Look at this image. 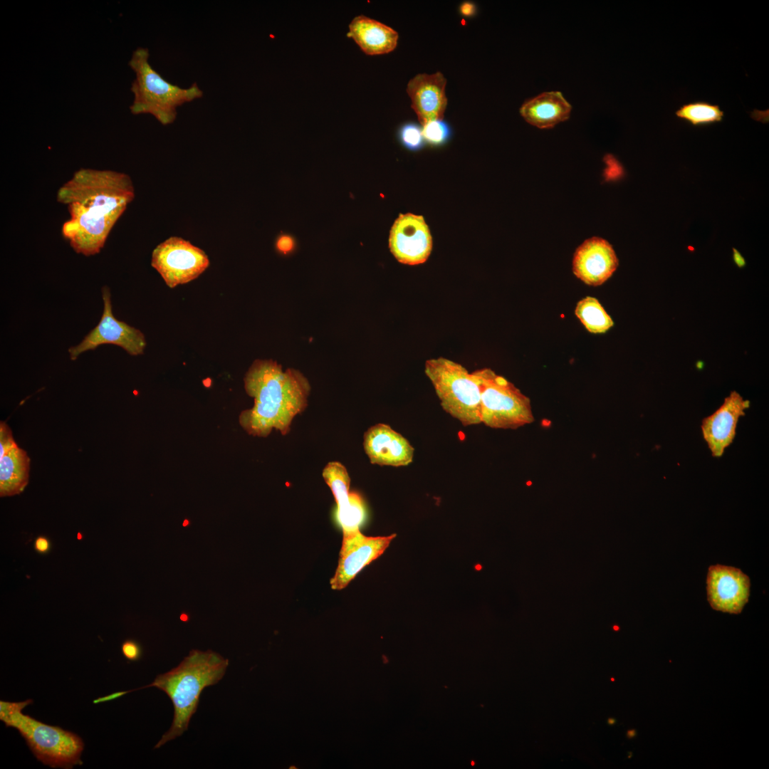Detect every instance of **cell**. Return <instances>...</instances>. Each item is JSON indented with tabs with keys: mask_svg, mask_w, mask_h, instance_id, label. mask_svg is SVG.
<instances>
[{
	"mask_svg": "<svg viewBox=\"0 0 769 769\" xmlns=\"http://www.w3.org/2000/svg\"><path fill=\"white\" fill-rule=\"evenodd\" d=\"M135 197L130 177L110 170L81 168L63 184L57 200L67 206L70 218L62 235L78 253H98L115 223Z\"/></svg>",
	"mask_w": 769,
	"mask_h": 769,
	"instance_id": "1",
	"label": "cell"
},
{
	"mask_svg": "<svg viewBox=\"0 0 769 769\" xmlns=\"http://www.w3.org/2000/svg\"><path fill=\"white\" fill-rule=\"evenodd\" d=\"M244 382L246 392L254 398V406L243 412L241 421L253 435L266 436L273 429L288 434L293 418L308 405V380L298 370L283 371L272 360H255Z\"/></svg>",
	"mask_w": 769,
	"mask_h": 769,
	"instance_id": "2",
	"label": "cell"
},
{
	"mask_svg": "<svg viewBox=\"0 0 769 769\" xmlns=\"http://www.w3.org/2000/svg\"><path fill=\"white\" fill-rule=\"evenodd\" d=\"M228 665V659L211 650L193 649L177 667L158 675L150 684L136 689L137 691L156 687L167 694L174 706L172 726L155 748L180 736L187 730L190 719L197 709L200 694L204 688L222 679Z\"/></svg>",
	"mask_w": 769,
	"mask_h": 769,
	"instance_id": "3",
	"label": "cell"
},
{
	"mask_svg": "<svg viewBox=\"0 0 769 769\" xmlns=\"http://www.w3.org/2000/svg\"><path fill=\"white\" fill-rule=\"evenodd\" d=\"M33 702L0 701V720L6 726L17 729L33 754L44 765L51 768H73L80 765L84 743L77 734L61 727L42 723L22 709Z\"/></svg>",
	"mask_w": 769,
	"mask_h": 769,
	"instance_id": "4",
	"label": "cell"
},
{
	"mask_svg": "<svg viewBox=\"0 0 769 769\" xmlns=\"http://www.w3.org/2000/svg\"><path fill=\"white\" fill-rule=\"evenodd\" d=\"M149 56L147 48H137L128 63L135 74L130 110L133 115L150 114L167 125L175 120L178 107L202 98L203 92L197 83L183 88L167 81L152 67Z\"/></svg>",
	"mask_w": 769,
	"mask_h": 769,
	"instance_id": "5",
	"label": "cell"
},
{
	"mask_svg": "<svg viewBox=\"0 0 769 769\" xmlns=\"http://www.w3.org/2000/svg\"><path fill=\"white\" fill-rule=\"evenodd\" d=\"M424 372L446 412L464 427L481 423V389L473 372L442 357L427 360Z\"/></svg>",
	"mask_w": 769,
	"mask_h": 769,
	"instance_id": "6",
	"label": "cell"
},
{
	"mask_svg": "<svg viewBox=\"0 0 769 769\" xmlns=\"http://www.w3.org/2000/svg\"><path fill=\"white\" fill-rule=\"evenodd\" d=\"M473 374L481 389V423L493 429H514L533 422L530 399L513 383L489 368Z\"/></svg>",
	"mask_w": 769,
	"mask_h": 769,
	"instance_id": "7",
	"label": "cell"
},
{
	"mask_svg": "<svg viewBox=\"0 0 769 769\" xmlns=\"http://www.w3.org/2000/svg\"><path fill=\"white\" fill-rule=\"evenodd\" d=\"M151 266L171 288L198 278L209 266L206 253L181 237L172 236L152 253Z\"/></svg>",
	"mask_w": 769,
	"mask_h": 769,
	"instance_id": "8",
	"label": "cell"
},
{
	"mask_svg": "<svg viewBox=\"0 0 769 769\" xmlns=\"http://www.w3.org/2000/svg\"><path fill=\"white\" fill-rule=\"evenodd\" d=\"M102 297L104 308L100 320L78 345L68 349L72 360H76L83 352L95 350L103 344L117 345L131 355L144 352L147 345L144 334L114 316L110 291L106 286L102 288Z\"/></svg>",
	"mask_w": 769,
	"mask_h": 769,
	"instance_id": "9",
	"label": "cell"
},
{
	"mask_svg": "<svg viewBox=\"0 0 769 769\" xmlns=\"http://www.w3.org/2000/svg\"><path fill=\"white\" fill-rule=\"evenodd\" d=\"M369 537L360 530L342 538L338 565L330 580L331 588L341 590L367 565L379 558L395 538Z\"/></svg>",
	"mask_w": 769,
	"mask_h": 769,
	"instance_id": "10",
	"label": "cell"
},
{
	"mask_svg": "<svg viewBox=\"0 0 769 769\" xmlns=\"http://www.w3.org/2000/svg\"><path fill=\"white\" fill-rule=\"evenodd\" d=\"M389 247L402 263L414 266L424 263L432 250V237L424 217L400 214L391 228Z\"/></svg>",
	"mask_w": 769,
	"mask_h": 769,
	"instance_id": "11",
	"label": "cell"
},
{
	"mask_svg": "<svg viewBox=\"0 0 769 769\" xmlns=\"http://www.w3.org/2000/svg\"><path fill=\"white\" fill-rule=\"evenodd\" d=\"M706 585L708 601L716 611L739 614L748 601L750 579L738 568L710 566Z\"/></svg>",
	"mask_w": 769,
	"mask_h": 769,
	"instance_id": "12",
	"label": "cell"
},
{
	"mask_svg": "<svg viewBox=\"0 0 769 769\" xmlns=\"http://www.w3.org/2000/svg\"><path fill=\"white\" fill-rule=\"evenodd\" d=\"M322 475L337 504L342 536L359 531L366 517V507L359 493L350 491V478L346 468L338 461H332L324 467Z\"/></svg>",
	"mask_w": 769,
	"mask_h": 769,
	"instance_id": "13",
	"label": "cell"
},
{
	"mask_svg": "<svg viewBox=\"0 0 769 769\" xmlns=\"http://www.w3.org/2000/svg\"><path fill=\"white\" fill-rule=\"evenodd\" d=\"M749 407V400L733 391L718 409L703 419L701 426L703 438L713 457L722 456L733 443L739 418L746 414L745 411Z\"/></svg>",
	"mask_w": 769,
	"mask_h": 769,
	"instance_id": "14",
	"label": "cell"
},
{
	"mask_svg": "<svg viewBox=\"0 0 769 769\" xmlns=\"http://www.w3.org/2000/svg\"><path fill=\"white\" fill-rule=\"evenodd\" d=\"M619 261L612 246L605 239L593 236L575 250L572 258L575 276L588 286H597L614 273Z\"/></svg>",
	"mask_w": 769,
	"mask_h": 769,
	"instance_id": "15",
	"label": "cell"
},
{
	"mask_svg": "<svg viewBox=\"0 0 769 769\" xmlns=\"http://www.w3.org/2000/svg\"><path fill=\"white\" fill-rule=\"evenodd\" d=\"M363 447L372 464L405 466L413 461L414 449L401 434L379 423L364 434Z\"/></svg>",
	"mask_w": 769,
	"mask_h": 769,
	"instance_id": "16",
	"label": "cell"
},
{
	"mask_svg": "<svg viewBox=\"0 0 769 769\" xmlns=\"http://www.w3.org/2000/svg\"><path fill=\"white\" fill-rule=\"evenodd\" d=\"M446 84V80L441 72L418 74L409 81L407 93L422 126L443 119L447 105Z\"/></svg>",
	"mask_w": 769,
	"mask_h": 769,
	"instance_id": "17",
	"label": "cell"
},
{
	"mask_svg": "<svg viewBox=\"0 0 769 769\" xmlns=\"http://www.w3.org/2000/svg\"><path fill=\"white\" fill-rule=\"evenodd\" d=\"M347 36L352 38L365 53L371 56L392 51L399 38L391 27L362 15L352 20Z\"/></svg>",
	"mask_w": 769,
	"mask_h": 769,
	"instance_id": "18",
	"label": "cell"
},
{
	"mask_svg": "<svg viewBox=\"0 0 769 769\" xmlns=\"http://www.w3.org/2000/svg\"><path fill=\"white\" fill-rule=\"evenodd\" d=\"M571 110V105L560 92L548 91L526 100L520 113L531 125L548 129L567 120Z\"/></svg>",
	"mask_w": 769,
	"mask_h": 769,
	"instance_id": "19",
	"label": "cell"
},
{
	"mask_svg": "<svg viewBox=\"0 0 769 769\" xmlns=\"http://www.w3.org/2000/svg\"><path fill=\"white\" fill-rule=\"evenodd\" d=\"M30 459L18 445L0 458V496L21 493L29 479Z\"/></svg>",
	"mask_w": 769,
	"mask_h": 769,
	"instance_id": "20",
	"label": "cell"
},
{
	"mask_svg": "<svg viewBox=\"0 0 769 769\" xmlns=\"http://www.w3.org/2000/svg\"><path fill=\"white\" fill-rule=\"evenodd\" d=\"M575 314L591 333H605L614 325L612 318L600 301L592 296H587L578 301Z\"/></svg>",
	"mask_w": 769,
	"mask_h": 769,
	"instance_id": "21",
	"label": "cell"
},
{
	"mask_svg": "<svg viewBox=\"0 0 769 769\" xmlns=\"http://www.w3.org/2000/svg\"><path fill=\"white\" fill-rule=\"evenodd\" d=\"M675 115L678 118L697 126L721 122L724 113L718 105L696 101L682 105L676 110Z\"/></svg>",
	"mask_w": 769,
	"mask_h": 769,
	"instance_id": "22",
	"label": "cell"
},
{
	"mask_svg": "<svg viewBox=\"0 0 769 769\" xmlns=\"http://www.w3.org/2000/svg\"><path fill=\"white\" fill-rule=\"evenodd\" d=\"M422 134L424 139L434 145L444 143L450 135V129L448 125L441 120L430 122L423 126Z\"/></svg>",
	"mask_w": 769,
	"mask_h": 769,
	"instance_id": "23",
	"label": "cell"
},
{
	"mask_svg": "<svg viewBox=\"0 0 769 769\" xmlns=\"http://www.w3.org/2000/svg\"><path fill=\"white\" fill-rule=\"evenodd\" d=\"M399 137L404 147L411 150H417L423 145L422 130L414 123H407L401 127Z\"/></svg>",
	"mask_w": 769,
	"mask_h": 769,
	"instance_id": "24",
	"label": "cell"
},
{
	"mask_svg": "<svg viewBox=\"0 0 769 769\" xmlns=\"http://www.w3.org/2000/svg\"><path fill=\"white\" fill-rule=\"evenodd\" d=\"M16 443L10 427L4 422L0 423V458L9 452Z\"/></svg>",
	"mask_w": 769,
	"mask_h": 769,
	"instance_id": "25",
	"label": "cell"
},
{
	"mask_svg": "<svg viewBox=\"0 0 769 769\" xmlns=\"http://www.w3.org/2000/svg\"><path fill=\"white\" fill-rule=\"evenodd\" d=\"M121 650L124 656L132 661L139 660L142 654L141 646L132 639L125 640L122 644Z\"/></svg>",
	"mask_w": 769,
	"mask_h": 769,
	"instance_id": "26",
	"label": "cell"
},
{
	"mask_svg": "<svg viewBox=\"0 0 769 769\" xmlns=\"http://www.w3.org/2000/svg\"><path fill=\"white\" fill-rule=\"evenodd\" d=\"M294 240L288 235L281 236L276 241V248L283 253H287L293 250Z\"/></svg>",
	"mask_w": 769,
	"mask_h": 769,
	"instance_id": "27",
	"label": "cell"
},
{
	"mask_svg": "<svg viewBox=\"0 0 769 769\" xmlns=\"http://www.w3.org/2000/svg\"><path fill=\"white\" fill-rule=\"evenodd\" d=\"M35 550L40 554L47 553L51 548L49 539L44 535L38 536L33 543Z\"/></svg>",
	"mask_w": 769,
	"mask_h": 769,
	"instance_id": "28",
	"label": "cell"
},
{
	"mask_svg": "<svg viewBox=\"0 0 769 769\" xmlns=\"http://www.w3.org/2000/svg\"><path fill=\"white\" fill-rule=\"evenodd\" d=\"M132 691L130 690V691L115 692V693H113L112 694L108 695L106 696L99 697V698L96 699L95 700H94L93 703H102V702H105V701H112V700H114L115 699L120 698V696H123V695H125L126 694H128L130 692H132Z\"/></svg>",
	"mask_w": 769,
	"mask_h": 769,
	"instance_id": "29",
	"label": "cell"
},
{
	"mask_svg": "<svg viewBox=\"0 0 769 769\" xmlns=\"http://www.w3.org/2000/svg\"><path fill=\"white\" fill-rule=\"evenodd\" d=\"M476 11V6L471 2H464L460 6V12L466 16H473Z\"/></svg>",
	"mask_w": 769,
	"mask_h": 769,
	"instance_id": "30",
	"label": "cell"
},
{
	"mask_svg": "<svg viewBox=\"0 0 769 769\" xmlns=\"http://www.w3.org/2000/svg\"><path fill=\"white\" fill-rule=\"evenodd\" d=\"M180 619H182V621H184V622H185V621H187V619H188V616H187V614H181V616H180Z\"/></svg>",
	"mask_w": 769,
	"mask_h": 769,
	"instance_id": "31",
	"label": "cell"
},
{
	"mask_svg": "<svg viewBox=\"0 0 769 769\" xmlns=\"http://www.w3.org/2000/svg\"><path fill=\"white\" fill-rule=\"evenodd\" d=\"M188 524H189V521L187 520H185L184 523H183V526H187Z\"/></svg>",
	"mask_w": 769,
	"mask_h": 769,
	"instance_id": "32",
	"label": "cell"
}]
</instances>
